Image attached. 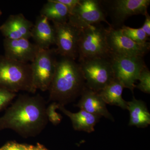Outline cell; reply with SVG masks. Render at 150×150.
Returning a JSON list of instances; mask_svg holds the SVG:
<instances>
[{
    "instance_id": "1",
    "label": "cell",
    "mask_w": 150,
    "mask_h": 150,
    "mask_svg": "<svg viewBox=\"0 0 150 150\" xmlns=\"http://www.w3.org/2000/svg\"><path fill=\"white\" fill-rule=\"evenodd\" d=\"M46 103L40 95H21L0 117V131L11 129L25 138L40 134L48 123Z\"/></svg>"
},
{
    "instance_id": "2",
    "label": "cell",
    "mask_w": 150,
    "mask_h": 150,
    "mask_svg": "<svg viewBox=\"0 0 150 150\" xmlns=\"http://www.w3.org/2000/svg\"><path fill=\"white\" fill-rule=\"evenodd\" d=\"M86 87L79 64L72 59L62 57L57 61L55 74L48 90L49 101L64 106L81 96Z\"/></svg>"
},
{
    "instance_id": "3",
    "label": "cell",
    "mask_w": 150,
    "mask_h": 150,
    "mask_svg": "<svg viewBox=\"0 0 150 150\" xmlns=\"http://www.w3.org/2000/svg\"><path fill=\"white\" fill-rule=\"evenodd\" d=\"M0 87L17 93H35L30 64L12 60L0 54Z\"/></svg>"
},
{
    "instance_id": "4",
    "label": "cell",
    "mask_w": 150,
    "mask_h": 150,
    "mask_svg": "<svg viewBox=\"0 0 150 150\" xmlns=\"http://www.w3.org/2000/svg\"><path fill=\"white\" fill-rule=\"evenodd\" d=\"M107 35V28L100 23L82 30L78 46L79 62L93 58L109 59L111 54Z\"/></svg>"
},
{
    "instance_id": "5",
    "label": "cell",
    "mask_w": 150,
    "mask_h": 150,
    "mask_svg": "<svg viewBox=\"0 0 150 150\" xmlns=\"http://www.w3.org/2000/svg\"><path fill=\"white\" fill-rule=\"evenodd\" d=\"M86 87L99 93L114 79L109 59H85L79 63Z\"/></svg>"
},
{
    "instance_id": "6",
    "label": "cell",
    "mask_w": 150,
    "mask_h": 150,
    "mask_svg": "<svg viewBox=\"0 0 150 150\" xmlns=\"http://www.w3.org/2000/svg\"><path fill=\"white\" fill-rule=\"evenodd\" d=\"M56 55V49H40L31 62L33 86L35 92L37 90L46 91L50 88L58 61Z\"/></svg>"
},
{
    "instance_id": "7",
    "label": "cell",
    "mask_w": 150,
    "mask_h": 150,
    "mask_svg": "<svg viewBox=\"0 0 150 150\" xmlns=\"http://www.w3.org/2000/svg\"><path fill=\"white\" fill-rule=\"evenodd\" d=\"M109 60L114 79L133 93L140 73L146 67L144 57L111 54Z\"/></svg>"
},
{
    "instance_id": "8",
    "label": "cell",
    "mask_w": 150,
    "mask_h": 150,
    "mask_svg": "<svg viewBox=\"0 0 150 150\" xmlns=\"http://www.w3.org/2000/svg\"><path fill=\"white\" fill-rule=\"evenodd\" d=\"M105 13L112 21L110 26L121 28L127 18L134 15L145 16L148 12L150 0L100 1Z\"/></svg>"
},
{
    "instance_id": "9",
    "label": "cell",
    "mask_w": 150,
    "mask_h": 150,
    "mask_svg": "<svg viewBox=\"0 0 150 150\" xmlns=\"http://www.w3.org/2000/svg\"><path fill=\"white\" fill-rule=\"evenodd\" d=\"M68 22L81 30L101 22L110 26L101 2L98 0H80L70 13Z\"/></svg>"
},
{
    "instance_id": "10",
    "label": "cell",
    "mask_w": 150,
    "mask_h": 150,
    "mask_svg": "<svg viewBox=\"0 0 150 150\" xmlns=\"http://www.w3.org/2000/svg\"><path fill=\"white\" fill-rule=\"evenodd\" d=\"M53 23L57 54L62 57L75 60L78 57V46L81 30L69 22Z\"/></svg>"
},
{
    "instance_id": "11",
    "label": "cell",
    "mask_w": 150,
    "mask_h": 150,
    "mask_svg": "<svg viewBox=\"0 0 150 150\" xmlns=\"http://www.w3.org/2000/svg\"><path fill=\"white\" fill-rule=\"evenodd\" d=\"M107 42L110 54L123 56L144 57L149 52L150 44L136 43L123 34L120 28H107Z\"/></svg>"
},
{
    "instance_id": "12",
    "label": "cell",
    "mask_w": 150,
    "mask_h": 150,
    "mask_svg": "<svg viewBox=\"0 0 150 150\" xmlns=\"http://www.w3.org/2000/svg\"><path fill=\"white\" fill-rule=\"evenodd\" d=\"M4 56L8 59L23 63L32 62L40 48L29 39L22 38L4 40Z\"/></svg>"
},
{
    "instance_id": "13",
    "label": "cell",
    "mask_w": 150,
    "mask_h": 150,
    "mask_svg": "<svg viewBox=\"0 0 150 150\" xmlns=\"http://www.w3.org/2000/svg\"><path fill=\"white\" fill-rule=\"evenodd\" d=\"M33 26L32 22L22 14L11 15L0 26V31L6 39H29Z\"/></svg>"
},
{
    "instance_id": "14",
    "label": "cell",
    "mask_w": 150,
    "mask_h": 150,
    "mask_svg": "<svg viewBox=\"0 0 150 150\" xmlns=\"http://www.w3.org/2000/svg\"><path fill=\"white\" fill-rule=\"evenodd\" d=\"M79 103L75 106L94 115L103 117L114 121V118L110 113L106 104L98 93L86 87L82 93Z\"/></svg>"
},
{
    "instance_id": "15",
    "label": "cell",
    "mask_w": 150,
    "mask_h": 150,
    "mask_svg": "<svg viewBox=\"0 0 150 150\" xmlns=\"http://www.w3.org/2000/svg\"><path fill=\"white\" fill-rule=\"evenodd\" d=\"M31 38L35 45L40 49H49L52 45L56 44L54 27L50 24L48 19L41 15L38 17L33 25Z\"/></svg>"
},
{
    "instance_id": "16",
    "label": "cell",
    "mask_w": 150,
    "mask_h": 150,
    "mask_svg": "<svg viewBox=\"0 0 150 150\" xmlns=\"http://www.w3.org/2000/svg\"><path fill=\"white\" fill-rule=\"evenodd\" d=\"M59 109L69 118L73 128L76 131H83L88 133L93 132L95 126L101 118L83 110L77 112H72L62 105H59Z\"/></svg>"
},
{
    "instance_id": "17",
    "label": "cell",
    "mask_w": 150,
    "mask_h": 150,
    "mask_svg": "<svg viewBox=\"0 0 150 150\" xmlns=\"http://www.w3.org/2000/svg\"><path fill=\"white\" fill-rule=\"evenodd\" d=\"M127 110L130 113L129 126L144 128L150 124V113L146 103L135 97L127 102Z\"/></svg>"
},
{
    "instance_id": "18",
    "label": "cell",
    "mask_w": 150,
    "mask_h": 150,
    "mask_svg": "<svg viewBox=\"0 0 150 150\" xmlns=\"http://www.w3.org/2000/svg\"><path fill=\"white\" fill-rule=\"evenodd\" d=\"M124 88L121 82L114 79L98 93L106 104L115 105L123 110H127V101L122 98Z\"/></svg>"
},
{
    "instance_id": "19",
    "label": "cell",
    "mask_w": 150,
    "mask_h": 150,
    "mask_svg": "<svg viewBox=\"0 0 150 150\" xmlns=\"http://www.w3.org/2000/svg\"><path fill=\"white\" fill-rule=\"evenodd\" d=\"M70 11L64 5L56 0H48L40 11V14L52 23H64L69 21Z\"/></svg>"
},
{
    "instance_id": "20",
    "label": "cell",
    "mask_w": 150,
    "mask_h": 150,
    "mask_svg": "<svg viewBox=\"0 0 150 150\" xmlns=\"http://www.w3.org/2000/svg\"><path fill=\"white\" fill-rule=\"evenodd\" d=\"M120 28L124 35L136 43L143 45L149 43V37L142 28H134L123 25Z\"/></svg>"
},
{
    "instance_id": "21",
    "label": "cell",
    "mask_w": 150,
    "mask_h": 150,
    "mask_svg": "<svg viewBox=\"0 0 150 150\" xmlns=\"http://www.w3.org/2000/svg\"><path fill=\"white\" fill-rule=\"evenodd\" d=\"M139 83L136 88L144 93H150V71L147 67H145L140 73L138 80Z\"/></svg>"
},
{
    "instance_id": "22",
    "label": "cell",
    "mask_w": 150,
    "mask_h": 150,
    "mask_svg": "<svg viewBox=\"0 0 150 150\" xmlns=\"http://www.w3.org/2000/svg\"><path fill=\"white\" fill-rule=\"evenodd\" d=\"M60 105L56 102H51L46 107V115L48 121H50L54 126H57L62 122L63 117L61 114L56 111L59 109Z\"/></svg>"
},
{
    "instance_id": "23",
    "label": "cell",
    "mask_w": 150,
    "mask_h": 150,
    "mask_svg": "<svg viewBox=\"0 0 150 150\" xmlns=\"http://www.w3.org/2000/svg\"><path fill=\"white\" fill-rule=\"evenodd\" d=\"M16 96V93L0 87V111L7 107Z\"/></svg>"
},
{
    "instance_id": "24",
    "label": "cell",
    "mask_w": 150,
    "mask_h": 150,
    "mask_svg": "<svg viewBox=\"0 0 150 150\" xmlns=\"http://www.w3.org/2000/svg\"><path fill=\"white\" fill-rule=\"evenodd\" d=\"M24 146L15 142H9L0 148V150H23Z\"/></svg>"
},
{
    "instance_id": "25",
    "label": "cell",
    "mask_w": 150,
    "mask_h": 150,
    "mask_svg": "<svg viewBox=\"0 0 150 150\" xmlns=\"http://www.w3.org/2000/svg\"><path fill=\"white\" fill-rule=\"evenodd\" d=\"M58 2L64 5L69 11L70 13L79 2L80 0H56Z\"/></svg>"
},
{
    "instance_id": "26",
    "label": "cell",
    "mask_w": 150,
    "mask_h": 150,
    "mask_svg": "<svg viewBox=\"0 0 150 150\" xmlns=\"http://www.w3.org/2000/svg\"><path fill=\"white\" fill-rule=\"evenodd\" d=\"M145 20L142 28L148 37L150 36V16L149 13L145 16Z\"/></svg>"
},
{
    "instance_id": "27",
    "label": "cell",
    "mask_w": 150,
    "mask_h": 150,
    "mask_svg": "<svg viewBox=\"0 0 150 150\" xmlns=\"http://www.w3.org/2000/svg\"><path fill=\"white\" fill-rule=\"evenodd\" d=\"M35 146H32V145H24L23 150H35Z\"/></svg>"
},
{
    "instance_id": "28",
    "label": "cell",
    "mask_w": 150,
    "mask_h": 150,
    "mask_svg": "<svg viewBox=\"0 0 150 150\" xmlns=\"http://www.w3.org/2000/svg\"><path fill=\"white\" fill-rule=\"evenodd\" d=\"M35 150H48L43 145L40 144H38V143L37 144L36 146H35Z\"/></svg>"
},
{
    "instance_id": "29",
    "label": "cell",
    "mask_w": 150,
    "mask_h": 150,
    "mask_svg": "<svg viewBox=\"0 0 150 150\" xmlns=\"http://www.w3.org/2000/svg\"><path fill=\"white\" fill-rule=\"evenodd\" d=\"M2 15V11H1V9H0V17H1V16Z\"/></svg>"
}]
</instances>
